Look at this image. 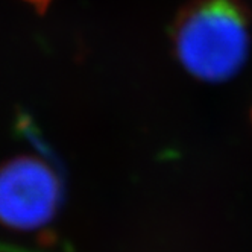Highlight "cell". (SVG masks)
<instances>
[{
    "mask_svg": "<svg viewBox=\"0 0 252 252\" xmlns=\"http://www.w3.org/2000/svg\"><path fill=\"white\" fill-rule=\"evenodd\" d=\"M28 2H31L37 9L43 11V9H46V6L50 3V0H28Z\"/></svg>",
    "mask_w": 252,
    "mask_h": 252,
    "instance_id": "3957f363",
    "label": "cell"
},
{
    "mask_svg": "<svg viewBox=\"0 0 252 252\" xmlns=\"http://www.w3.org/2000/svg\"><path fill=\"white\" fill-rule=\"evenodd\" d=\"M58 201L57 176L41 159L19 157L0 166V223L23 231L41 228Z\"/></svg>",
    "mask_w": 252,
    "mask_h": 252,
    "instance_id": "7a4b0ae2",
    "label": "cell"
},
{
    "mask_svg": "<svg viewBox=\"0 0 252 252\" xmlns=\"http://www.w3.org/2000/svg\"><path fill=\"white\" fill-rule=\"evenodd\" d=\"M178 60L196 78L222 82L242 68L249 52V22L239 0H193L173 31Z\"/></svg>",
    "mask_w": 252,
    "mask_h": 252,
    "instance_id": "6da1fadb",
    "label": "cell"
}]
</instances>
